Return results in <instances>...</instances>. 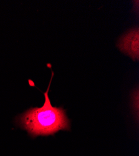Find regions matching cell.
Segmentation results:
<instances>
[{
    "label": "cell",
    "mask_w": 139,
    "mask_h": 156,
    "mask_svg": "<svg viewBox=\"0 0 139 156\" xmlns=\"http://www.w3.org/2000/svg\"><path fill=\"white\" fill-rule=\"evenodd\" d=\"M117 46L134 61L139 58V30L134 28L123 35L118 41Z\"/></svg>",
    "instance_id": "cell-2"
},
{
    "label": "cell",
    "mask_w": 139,
    "mask_h": 156,
    "mask_svg": "<svg viewBox=\"0 0 139 156\" xmlns=\"http://www.w3.org/2000/svg\"><path fill=\"white\" fill-rule=\"evenodd\" d=\"M53 75L52 72L47 89L44 93V105L41 108L29 109L19 115L17 119L19 126L33 137L53 135L61 130H70V122L65 110L62 108L53 106L48 96Z\"/></svg>",
    "instance_id": "cell-1"
}]
</instances>
